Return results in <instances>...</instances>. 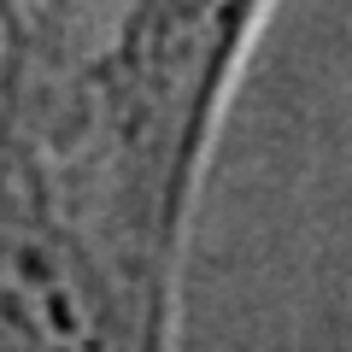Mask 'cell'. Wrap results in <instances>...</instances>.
I'll return each instance as SVG.
<instances>
[{"label": "cell", "mask_w": 352, "mask_h": 352, "mask_svg": "<svg viewBox=\"0 0 352 352\" xmlns=\"http://www.w3.org/2000/svg\"><path fill=\"white\" fill-rule=\"evenodd\" d=\"M276 0H112L30 135L53 200L147 311L182 323V264L241 71Z\"/></svg>", "instance_id": "6da1fadb"}, {"label": "cell", "mask_w": 352, "mask_h": 352, "mask_svg": "<svg viewBox=\"0 0 352 352\" xmlns=\"http://www.w3.org/2000/svg\"><path fill=\"white\" fill-rule=\"evenodd\" d=\"M106 18H112V0H0V41L12 53L18 106H24L18 141L36 135L47 106L59 100L65 76L100 41Z\"/></svg>", "instance_id": "7a4b0ae2"}, {"label": "cell", "mask_w": 352, "mask_h": 352, "mask_svg": "<svg viewBox=\"0 0 352 352\" xmlns=\"http://www.w3.org/2000/svg\"><path fill=\"white\" fill-rule=\"evenodd\" d=\"M18 124H24L18 76H12V53H6V41H0V141H18Z\"/></svg>", "instance_id": "3957f363"}]
</instances>
